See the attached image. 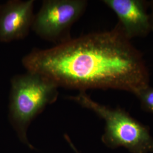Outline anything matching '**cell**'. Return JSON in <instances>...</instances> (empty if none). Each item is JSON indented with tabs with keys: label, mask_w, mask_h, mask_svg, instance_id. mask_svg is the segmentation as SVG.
<instances>
[{
	"label": "cell",
	"mask_w": 153,
	"mask_h": 153,
	"mask_svg": "<svg viewBox=\"0 0 153 153\" xmlns=\"http://www.w3.org/2000/svg\"><path fill=\"white\" fill-rule=\"evenodd\" d=\"M33 0H10L0 5V42L8 43L25 38L31 30Z\"/></svg>",
	"instance_id": "8992f818"
},
{
	"label": "cell",
	"mask_w": 153,
	"mask_h": 153,
	"mask_svg": "<svg viewBox=\"0 0 153 153\" xmlns=\"http://www.w3.org/2000/svg\"><path fill=\"white\" fill-rule=\"evenodd\" d=\"M85 0H45L35 15L31 30L40 38L62 43L71 38V26L88 6Z\"/></svg>",
	"instance_id": "277c9868"
},
{
	"label": "cell",
	"mask_w": 153,
	"mask_h": 153,
	"mask_svg": "<svg viewBox=\"0 0 153 153\" xmlns=\"http://www.w3.org/2000/svg\"><path fill=\"white\" fill-rule=\"evenodd\" d=\"M59 86L39 73L28 71L16 75L11 80L9 118L22 142H28L27 131L31 121L47 105L54 103L59 95Z\"/></svg>",
	"instance_id": "7a4b0ae2"
},
{
	"label": "cell",
	"mask_w": 153,
	"mask_h": 153,
	"mask_svg": "<svg viewBox=\"0 0 153 153\" xmlns=\"http://www.w3.org/2000/svg\"><path fill=\"white\" fill-rule=\"evenodd\" d=\"M65 137L66 140L69 143V145L71 146V148L74 150V151L76 153H79L78 151L76 150V148H75V146L73 145V143H72L71 141V139L69 138V137H68L66 134L65 135Z\"/></svg>",
	"instance_id": "9c48e42d"
},
{
	"label": "cell",
	"mask_w": 153,
	"mask_h": 153,
	"mask_svg": "<svg viewBox=\"0 0 153 153\" xmlns=\"http://www.w3.org/2000/svg\"><path fill=\"white\" fill-rule=\"evenodd\" d=\"M149 1V7L150 9V18H151V21H152V28L153 31V0L151 1Z\"/></svg>",
	"instance_id": "ba28073f"
},
{
	"label": "cell",
	"mask_w": 153,
	"mask_h": 153,
	"mask_svg": "<svg viewBox=\"0 0 153 153\" xmlns=\"http://www.w3.org/2000/svg\"><path fill=\"white\" fill-rule=\"evenodd\" d=\"M68 98L90 109L105 121L102 142L109 148L124 147L131 153L153 152V138L147 126L120 108H112L93 100L86 91Z\"/></svg>",
	"instance_id": "3957f363"
},
{
	"label": "cell",
	"mask_w": 153,
	"mask_h": 153,
	"mask_svg": "<svg viewBox=\"0 0 153 153\" xmlns=\"http://www.w3.org/2000/svg\"><path fill=\"white\" fill-rule=\"evenodd\" d=\"M134 95L140 100L143 111L153 114V87L148 85L138 90Z\"/></svg>",
	"instance_id": "52a82bcc"
},
{
	"label": "cell",
	"mask_w": 153,
	"mask_h": 153,
	"mask_svg": "<svg viewBox=\"0 0 153 153\" xmlns=\"http://www.w3.org/2000/svg\"><path fill=\"white\" fill-rule=\"evenodd\" d=\"M103 3L117 16V23L129 40L143 38L153 31L149 1L144 0H103Z\"/></svg>",
	"instance_id": "5b68a950"
},
{
	"label": "cell",
	"mask_w": 153,
	"mask_h": 153,
	"mask_svg": "<svg viewBox=\"0 0 153 153\" xmlns=\"http://www.w3.org/2000/svg\"><path fill=\"white\" fill-rule=\"evenodd\" d=\"M22 62L27 71L44 76L59 87L79 91L114 89L134 94L149 85L142 53L117 24L109 31L89 33L48 49H33Z\"/></svg>",
	"instance_id": "6da1fadb"
}]
</instances>
